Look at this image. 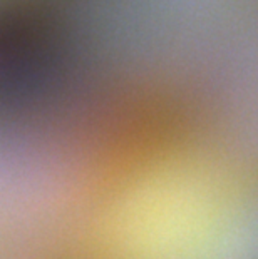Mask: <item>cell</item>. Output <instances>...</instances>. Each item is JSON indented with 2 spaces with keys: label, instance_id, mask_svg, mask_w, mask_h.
Here are the masks:
<instances>
[{
  "label": "cell",
  "instance_id": "6da1fadb",
  "mask_svg": "<svg viewBox=\"0 0 258 259\" xmlns=\"http://www.w3.org/2000/svg\"><path fill=\"white\" fill-rule=\"evenodd\" d=\"M203 70L218 124L228 136L258 146V12L222 44Z\"/></svg>",
  "mask_w": 258,
  "mask_h": 259
}]
</instances>
